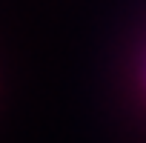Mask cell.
<instances>
[{
    "label": "cell",
    "instance_id": "1",
    "mask_svg": "<svg viewBox=\"0 0 146 143\" xmlns=\"http://www.w3.org/2000/svg\"><path fill=\"white\" fill-rule=\"evenodd\" d=\"M143 80H146V72H143Z\"/></svg>",
    "mask_w": 146,
    "mask_h": 143
}]
</instances>
